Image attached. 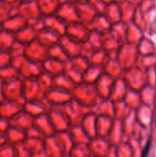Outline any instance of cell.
<instances>
[{
  "instance_id": "obj_2",
  "label": "cell",
  "mask_w": 156,
  "mask_h": 157,
  "mask_svg": "<svg viewBox=\"0 0 156 157\" xmlns=\"http://www.w3.org/2000/svg\"><path fill=\"white\" fill-rule=\"evenodd\" d=\"M155 74H156V67H155Z\"/></svg>"
},
{
  "instance_id": "obj_1",
  "label": "cell",
  "mask_w": 156,
  "mask_h": 157,
  "mask_svg": "<svg viewBox=\"0 0 156 157\" xmlns=\"http://www.w3.org/2000/svg\"><path fill=\"white\" fill-rule=\"evenodd\" d=\"M150 145H151V140L149 139V141H148V143H147V144H146V147H145V149H144V151H143V155H142L143 156H145V155H148Z\"/></svg>"
}]
</instances>
